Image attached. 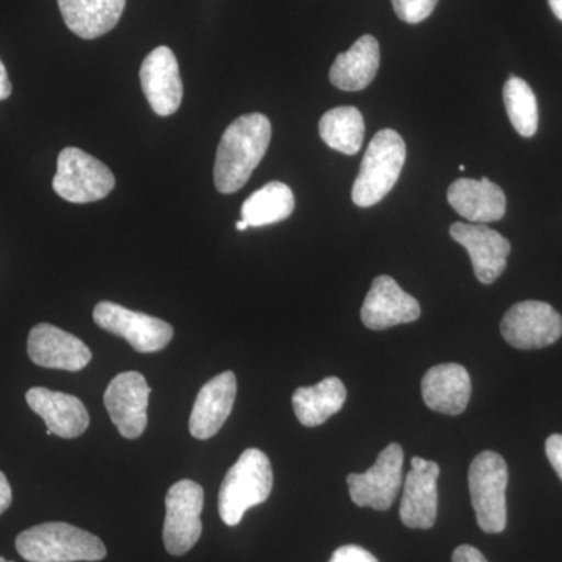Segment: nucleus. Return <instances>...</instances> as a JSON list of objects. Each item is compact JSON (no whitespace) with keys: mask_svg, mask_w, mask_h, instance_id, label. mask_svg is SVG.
I'll return each mask as SVG.
<instances>
[{"mask_svg":"<svg viewBox=\"0 0 562 562\" xmlns=\"http://www.w3.org/2000/svg\"><path fill=\"white\" fill-rule=\"evenodd\" d=\"M16 550L29 562H92L106 557L98 536L63 522L41 524L22 531Z\"/></svg>","mask_w":562,"mask_h":562,"instance_id":"f03ea898","label":"nucleus"},{"mask_svg":"<svg viewBox=\"0 0 562 562\" xmlns=\"http://www.w3.org/2000/svg\"><path fill=\"white\" fill-rule=\"evenodd\" d=\"M95 324L111 335L121 336L139 353H155L171 342L173 328L149 314L132 312L113 302H101L92 313Z\"/></svg>","mask_w":562,"mask_h":562,"instance_id":"6e6552de","label":"nucleus"},{"mask_svg":"<svg viewBox=\"0 0 562 562\" xmlns=\"http://www.w3.org/2000/svg\"><path fill=\"white\" fill-rule=\"evenodd\" d=\"M149 395V384L139 372H122L106 387L103 403L125 439H138L146 431Z\"/></svg>","mask_w":562,"mask_h":562,"instance_id":"9b49d317","label":"nucleus"},{"mask_svg":"<svg viewBox=\"0 0 562 562\" xmlns=\"http://www.w3.org/2000/svg\"><path fill=\"white\" fill-rule=\"evenodd\" d=\"M447 201L460 216L475 224L501 221L506 213L505 192L486 177L453 181Z\"/></svg>","mask_w":562,"mask_h":562,"instance_id":"aec40b11","label":"nucleus"},{"mask_svg":"<svg viewBox=\"0 0 562 562\" xmlns=\"http://www.w3.org/2000/svg\"><path fill=\"white\" fill-rule=\"evenodd\" d=\"M328 562H379V560L360 546H344L335 550Z\"/></svg>","mask_w":562,"mask_h":562,"instance_id":"cd10ccee","label":"nucleus"},{"mask_svg":"<svg viewBox=\"0 0 562 562\" xmlns=\"http://www.w3.org/2000/svg\"><path fill=\"white\" fill-rule=\"evenodd\" d=\"M364 120L355 106H338L321 117V138L330 149L344 155L360 151L364 140Z\"/></svg>","mask_w":562,"mask_h":562,"instance_id":"393cba45","label":"nucleus"},{"mask_svg":"<svg viewBox=\"0 0 562 562\" xmlns=\"http://www.w3.org/2000/svg\"><path fill=\"white\" fill-rule=\"evenodd\" d=\"M550 9H552L554 16L562 21V0H549Z\"/></svg>","mask_w":562,"mask_h":562,"instance_id":"473e14b6","label":"nucleus"},{"mask_svg":"<svg viewBox=\"0 0 562 562\" xmlns=\"http://www.w3.org/2000/svg\"><path fill=\"white\" fill-rule=\"evenodd\" d=\"M508 465L498 453L483 452L472 461L469 469V491H471L476 522L484 532L498 535L508 524L506 512V487H508Z\"/></svg>","mask_w":562,"mask_h":562,"instance_id":"39448f33","label":"nucleus"},{"mask_svg":"<svg viewBox=\"0 0 562 562\" xmlns=\"http://www.w3.org/2000/svg\"><path fill=\"white\" fill-rule=\"evenodd\" d=\"M247 228H249V224H247L246 221H239V222H236V231H239V232H244V231H247Z\"/></svg>","mask_w":562,"mask_h":562,"instance_id":"72a5a7b5","label":"nucleus"},{"mask_svg":"<svg viewBox=\"0 0 562 562\" xmlns=\"http://www.w3.org/2000/svg\"><path fill=\"white\" fill-rule=\"evenodd\" d=\"M546 453L554 472L562 480V435H552L547 439Z\"/></svg>","mask_w":562,"mask_h":562,"instance_id":"c85d7f7f","label":"nucleus"},{"mask_svg":"<svg viewBox=\"0 0 562 562\" xmlns=\"http://www.w3.org/2000/svg\"><path fill=\"white\" fill-rule=\"evenodd\" d=\"M140 87L158 116H171L180 109L183 81L179 61L169 47L160 46L147 55L139 70Z\"/></svg>","mask_w":562,"mask_h":562,"instance_id":"4468645a","label":"nucleus"},{"mask_svg":"<svg viewBox=\"0 0 562 562\" xmlns=\"http://www.w3.org/2000/svg\"><path fill=\"white\" fill-rule=\"evenodd\" d=\"M452 562H487V560L475 547L460 546L453 552Z\"/></svg>","mask_w":562,"mask_h":562,"instance_id":"c756f323","label":"nucleus"},{"mask_svg":"<svg viewBox=\"0 0 562 562\" xmlns=\"http://www.w3.org/2000/svg\"><path fill=\"white\" fill-rule=\"evenodd\" d=\"M420 305L413 295L402 290L390 276L372 281L371 291L362 303L361 321L371 330L382 331L395 325L419 319Z\"/></svg>","mask_w":562,"mask_h":562,"instance_id":"2eb2a0df","label":"nucleus"},{"mask_svg":"<svg viewBox=\"0 0 562 562\" xmlns=\"http://www.w3.org/2000/svg\"><path fill=\"white\" fill-rule=\"evenodd\" d=\"M503 102L516 132L524 138L535 136L539 127V110L530 85L520 77H512L503 88Z\"/></svg>","mask_w":562,"mask_h":562,"instance_id":"a878e982","label":"nucleus"},{"mask_svg":"<svg viewBox=\"0 0 562 562\" xmlns=\"http://www.w3.org/2000/svg\"><path fill=\"white\" fill-rule=\"evenodd\" d=\"M405 160L406 144L397 132L384 128L376 133L366 150L351 190L355 205L369 209L382 202L401 179Z\"/></svg>","mask_w":562,"mask_h":562,"instance_id":"20e7f679","label":"nucleus"},{"mask_svg":"<svg viewBox=\"0 0 562 562\" xmlns=\"http://www.w3.org/2000/svg\"><path fill=\"white\" fill-rule=\"evenodd\" d=\"M113 172L90 154L77 147H66L58 155L57 173L52 187L70 203L102 201L114 190Z\"/></svg>","mask_w":562,"mask_h":562,"instance_id":"423d86ee","label":"nucleus"},{"mask_svg":"<svg viewBox=\"0 0 562 562\" xmlns=\"http://www.w3.org/2000/svg\"><path fill=\"white\" fill-rule=\"evenodd\" d=\"M403 483V449L392 442L364 473L347 476L349 494L355 505L387 512L397 498Z\"/></svg>","mask_w":562,"mask_h":562,"instance_id":"1a4fd4ad","label":"nucleus"},{"mask_svg":"<svg viewBox=\"0 0 562 562\" xmlns=\"http://www.w3.org/2000/svg\"><path fill=\"white\" fill-rule=\"evenodd\" d=\"M460 171H461V172H462V171H465V166H464V165H461V166H460Z\"/></svg>","mask_w":562,"mask_h":562,"instance_id":"c9c22d12","label":"nucleus"},{"mask_svg":"<svg viewBox=\"0 0 562 562\" xmlns=\"http://www.w3.org/2000/svg\"><path fill=\"white\" fill-rule=\"evenodd\" d=\"M450 236L468 250L473 272L483 284L494 283L505 272L512 244L501 233L484 224L454 222Z\"/></svg>","mask_w":562,"mask_h":562,"instance_id":"ddd939ff","label":"nucleus"},{"mask_svg":"<svg viewBox=\"0 0 562 562\" xmlns=\"http://www.w3.org/2000/svg\"><path fill=\"white\" fill-rule=\"evenodd\" d=\"M11 501H13V492L7 476L0 472V516L10 508Z\"/></svg>","mask_w":562,"mask_h":562,"instance_id":"7c9ffc66","label":"nucleus"},{"mask_svg":"<svg viewBox=\"0 0 562 562\" xmlns=\"http://www.w3.org/2000/svg\"><path fill=\"white\" fill-rule=\"evenodd\" d=\"M295 209L294 192L281 181H271L243 203V221L249 227H265L288 220Z\"/></svg>","mask_w":562,"mask_h":562,"instance_id":"b1692460","label":"nucleus"},{"mask_svg":"<svg viewBox=\"0 0 562 562\" xmlns=\"http://www.w3.org/2000/svg\"><path fill=\"white\" fill-rule=\"evenodd\" d=\"M438 462L420 457L412 460V472L403 486L401 519L413 530H430L438 517Z\"/></svg>","mask_w":562,"mask_h":562,"instance_id":"f8f14e48","label":"nucleus"},{"mask_svg":"<svg viewBox=\"0 0 562 562\" xmlns=\"http://www.w3.org/2000/svg\"><path fill=\"white\" fill-rule=\"evenodd\" d=\"M272 138L271 121L261 113L244 114L222 135L214 162V184L222 194L241 190L258 168Z\"/></svg>","mask_w":562,"mask_h":562,"instance_id":"f257e3e1","label":"nucleus"},{"mask_svg":"<svg viewBox=\"0 0 562 562\" xmlns=\"http://www.w3.org/2000/svg\"><path fill=\"white\" fill-rule=\"evenodd\" d=\"M439 0H392L395 14L406 24H419L431 16Z\"/></svg>","mask_w":562,"mask_h":562,"instance_id":"bb28decb","label":"nucleus"},{"mask_svg":"<svg viewBox=\"0 0 562 562\" xmlns=\"http://www.w3.org/2000/svg\"><path fill=\"white\" fill-rule=\"evenodd\" d=\"M380 68V46L375 36L364 35L349 50L339 54L330 69V81L342 91L368 88Z\"/></svg>","mask_w":562,"mask_h":562,"instance_id":"4be33fe9","label":"nucleus"},{"mask_svg":"<svg viewBox=\"0 0 562 562\" xmlns=\"http://www.w3.org/2000/svg\"><path fill=\"white\" fill-rule=\"evenodd\" d=\"M203 490L192 480L172 484L166 495V519L162 541L173 557L190 552L202 535Z\"/></svg>","mask_w":562,"mask_h":562,"instance_id":"0eeeda50","label":"nucleus"},{"mask_svg":"<svg viewBox=\"0 0 562 562\" xmlns=\"http://www.w3.org/2000/svg\"><path fill=\"white\" fill-rule=\"evenodd\" d=\"M11 81L9 79V72H7L5 66H3L2 60H0V101H5L11 95Z\"/></svg>","mask_w":562,"mask_h":562,"instance_id":"2f4dec72","label":"nucleus"},{"mask_svg":"<svg viewBox=\"0 0 562 562\" xmlns=\"http://www.w3.org/2000/svg\"><path fill=\"white\" fill-rule=\"evenodd\" d=\"M238 392L235 373L228 371L211 379L199 391L190 417V432L195 439L213 438L231 416Z\"/></svg>","mask_w":562,"mask_h":562,"instance_id":"a211bd4d","label":"nucleus"},{"mask_svg":"<svg viewBox=\"0 0 562 562\" xmlns=\"http://www.w3.org/2000/svg\"><path fill=\"white\" fill-rule=\"evenodd\" d=\"M347 390L338 376H328L310 387H299L292 395L295 417L305 427H319L341 412Z\"/></svg>","mask_w":562,"mask_h":562,"instance_id":"5701e85b","label":"nucleus"},{"mask_svg":"<svg viewBox=\"0 0 562 562\" xmlns=\"http://www.w3.org/2000/svg\"><path fill=\"white\" fill-rule=\"evenodd\" d=\"M25 401L32 412L46 422L47 430L58 438H79L90 427V414L74 395L47 387H32L25 394Z\"/></svg>","mask_w":562,"mask_h":562,"instance_id":"f3484780","label":"nucleus"},{"mask_svg":"<svg viewBox=\"0 0 562 562\" xmlns=\"http://www.w3.org/2000/svg\"><path fill=\"white\" fill-rule=\"evenodd\" d=\"M472 395L471 375L460 364H439L425 373L422 397L432 412L458 416L468 408Z\"/></svg>","mask_w":562,"mask_h":562,"instance_id":"6ab92c4d","label":"nucleus"},{"mask_svg":"<svg viewBox=\"0 0 562 562\" xmlns=\"http://www.w3.org/2000/svg\"><path fill=\"white\" fill-rule=\"evenodd\" d=\"M0 562H13V561H7L5 558L0 557Z\"/></svg>","mask_w":562,"mask_h":562,"instance_id":"f704fd0d","label":"nucleus"},{"mask_svg":"<svg viewBox=\"0 0 562 562\" xmlns=\"http://www.w3.org/2000/svg\"><path fill=\"white\" fill-rule=\"evenodd\" d=\"M125 2L127 0H58V7L74 35L95 40L116 27Z\"/></svg>","mask_w":562,"mask_h":562,"instance_id":"412c9836","label":"nucleus"},{"mask_svg":"<svg viewBox=\"0 0 562 562\" xmlns=\"http://www.w3.org/2000/svg\"><path fill=\"white\" fill-rule=\"evenodd\" d=\"M501 330L505 341L516 349H542L561 338L562 317L549 303L520 302L505 314Z\"/></svg>","mask_w":562,"mask_h":562,"instance_id":"9d476101","label":"nucleus"},{"mask_svg":"<svg viewBox=\"0 0 562 562\" xmlns=\"http://www.w3.org/2000/svg\"><path fill=\"white\" fill-rule=\"evenodd\" d=\"M272 487L273 472L268 454L258 449L244 450L222 482L221 519L228 527H236L250 508L268 501Z\"/></svg>","mask_w":562,"mask_h":562,"instance_id":"7ed1b4c3","label":"nucleus"},{"mask_svg":"<svg viewBox=\"0 0 562 562\" xmlns=\"http://www.w3.org/2000/svg\"><path fill=\"white\" fill-rule=\"evenodd\" d=\"M27 351L36 366L68 372L81 371L92 358L87 344L50 324H38L32 328Z\"/></svg>","mask_w":562,"mask_h":562,"instance_id":"dca6fc26","label":"nucleus"}]
</instances>
